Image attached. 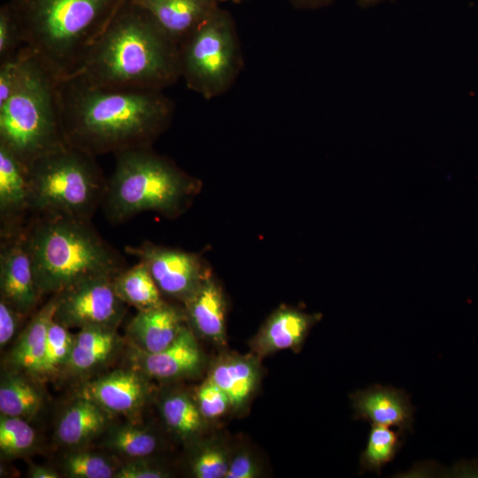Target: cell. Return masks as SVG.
<instances>
[{
	"label": "cell",
	"instance_id": "obj_1",
	"mask_svg": "<svg viewBox=\"0 0 478 478\" xmlns=\"http://www.w3.org/2000/svg\"><path fill=\"white\" fill-rule=\"evenodd\" d=\"M57 92L66 143L95 157L150 147L174 112L159 90L102 88L67 77L58 81Z\"/></svg>",
	"mask_w": 478,
	"mask_h": 478
},
{
	"label": "cell",
	"instance_id": "obj_2",
	"mask_svg": "<svg viewBox=\"0 0 478 478\" xmlns=\"http://www.w3.org/2000/svg\"><path fill=\"white\" fill-rule=\"evenodd\" d=\"M69 77L102 88L162 91L181 77L179 45L127 0Z\"/></svg>",
	"mask_w": 478,
	"mask_h": 478
},
{
	"label": "cell",
	"instance_id": "obj_3",
	"mask_svg": "<svg viewBox=\"0 0 478 478\" xmlns=\"http://www.w3.org/2000/svg\"><path fill=\"white\" fill-rule=\"evenodd\" d=\"M35 281L40 296L58 294L82 281L113 279L123 257L90 220L68 215H33L26 226Z\"/></svg>",
	"mask_w": 478,
	"mask_h": 478
},
{
	"label": "cell",
	"instance_id": "obj_4",
	"mask_svg": "<svg viewBox=\"0 0 478 478\" xmlns=\"http://www.w3.org/2000/svg\"><path fill=\"white\" fill-rule=\"evenodd\" d=\"M126 0H7L24 46L58 79L72 75Z\"/></svg>",
	"mask_w": 478,
	"mask_h": 478
},
{
	"label": "cell",
	"instance_id": "obj_5",
	"mask_svg": "<svg viewBox=\"0 0 478 478\" xmlns=\"http://www.w3.org/2000/svg\"><path fill=\"white\" fill-rule=\"evenodd\" d=\"M197 188L194 179L150 147L127 150L115 154L101 207L114 223L146 212L172 217L183 210Z\"/></svg>",
	"mask_w": 478,
	"mask_h": 478
},
{
	"label": "cell",
	"instance_id": "obj_6",
	"mask_svg": "<svg viewBox=\"0 0 478 478\" xmlns=\"http://www.w3.org/2000/svg\"><path fill=\"white\" fill-rule=\"evenodd\" d=\"M58 81L26 47L19 83L0 106V144L27 166L67 144L59 119Z\"/></svg>",
	"mask_w": 478,
	"mask_h": 478
},
{
	"label": "cell",
	"instance_id": "obj_7",
	"mask_svg": "<svg viewBox=\"0 0 478 478\" xmlns=\"http://www.w3.org/2000/svg\"><path fill=\"white\" fill-rule=\"evenodd\" d=\"M31 215H68L90 220L101 206L107 180L95 156L69 144L28 166Z\"/></svg>",
	"mask_w": 478,
	"mask_h": 478
},
{
	"label": "cell",
	"instance_id": "obj_8",
	"mask_svg": "<svg viewBox=\"0 0 478 478\" xmlns=\"http://www.w3.org/2000/svg\"><path fill=\"white\" fill-rule=\"evenodd\" d=\"M181 77L187 87L206 99L226 93L243 66L235 22L218 6L179 45Z\"/></svg>",
	"mask_w": 478,
	"mask_h": 478
},
{
	"label": "cell",
	"instance_id": "obj_9",
	"mask_svg": "<svg viewBox=\"0 0 478 478\" xmlns=\"http://www.w3.org/2000/svg\"><path fill=\"white\" fill-rule=\"evenodd\" d=\"M126 312L112 278L99 277L78 283L57 294L54 320L67 328H115Z\"/></svg>",
	"mask_w": 478,
	"mask_h": 478
},
{
	"label": "cell",
	"instance_id": "obj_10",
	"mask_svg": "<svg viewBox=\"0 0 478 478\" xmlns=\"http://www.w3.org/2000/svg\"><path fill=\"white\" fill-rule=\"evenodd\" d=\"M149 270L162 294L185 302L207 276L193 253L151 243L126 247Z\"/></svg>",
	"mask_w": 478,
	"mask_h": 478
},
{
	"label": "cell",
	"instance_id": "obj_11",
	"mask_svg": "<svg viewBox=\"0 0 478 478\" xmlns=\"http://www.w3.org/2000/svg\"><path fill=\"white\" fill-rule=\"evenodd\" d=\"M1 298L23 316L35 306L40 297L26 227L18 233L1 238L0 251Z\"/></svg>",
	"mask_w": 478,
	"mask_h": 478
},
{
	"label": "cell",
	"instance_id": "obj_12",
	"mask_svg": "<svg viewBox=\"0 0 478 478\" xmlns=\"http://www.w3.org/2000/svg\"><path fill=\"white\" fill-rule=\"evenodd\" d=\"M31 213L27 166L0 144L1 238L26 227Z\"/></svg>",
	"mask_w": 478,
	"mask_h": 478
},
{
	"label": "cell",
	"instance_id": "obj_13",
	"mask_svg": "<svg viewBox=\"0 0 478 478\" xmlns=\"http://www.w3.org/2000/svg\"><path fill=\"white\" fill-rule=\"evenodd\" d=\"M351 399L355 419L371 425L397 427L401 433L412 431L415 408L404 390L376 384L356 391Z\"/></svg>",
	"mask_w": 478,
	"mask_h": 478
},
{
	"label": "cell",
	"instance_id": "obj_14",
	"mask_svg": "<svg viewBox=\"0 0 478 478\" xmlns=\"http://www.w3.org/2000/svg\"><path fill=\"white\" fill-rule=\"evenodd\" d=\"M149 392V386L140 374L120 370L84 385L81 397L92 400L110 414H127L144 404Z\"/></svg>",
	"mask_w": 478,
	"mask_h": 478
},
{
	"label": "cell",
	"instance_id": "obj_15",
	"mask_svg": "<svg viewBox=\"0 0 478 478\" xmlns=\"http://www.w3.org/2000/svg\"><path fill=\"white\" fill-rule=\"evenodd\" d=\"M144 9L178 45L218 6V0H130Z\"/></svg>",
	"mask_w": 478,
	"mask_h": 478
},
{
	"label": "cell",
	"instance_id": "obj_16",
	"mask_svg": "<svg viewBox=\"0 0 478 478\" xmlns=\"http://www.w3.org/2000/svg\"><path fill=\"white\" fill-rule=\"evenodd\" d=\"M139 367L143 374L158 379H173L197 373L203 354L193 333L183 327L166 348L157 352L140 351Z\"/></svg>",
	"mask_w": 478,
	"mask_h": 478
},
{
	"label": "cell",
	"instance_id": "obj_17",
	"mask_svg": "<svg viewBox=\"0 0 478 478\" xmlns=\"http://www.w3.org/2000/svg\"><path fill=\"white\" fill-rule=\"evenodd\" d=\"M183 315L175 307L163 303L158 306L138 311L127 327V333L145 352H157L170 345L181 328Z\"/></svg>",
	"mask_w": 478,
	"mask_h": 478
},
{
	"label": "cell",
	"instance_id": "obj_18",
	"mask_svg": "<svg viewBox=\"0 0 478 478\" xmlns=\"http://www.w3.org/2000/svg\"><path fill=\"white\" fill-rule=\"evenodd\" d=\"M318 319V315H309L296 309L280 308L270 316L253 340L252 348L258 355H268L299 347Z\"/></svg>",
	"mask_w": 478,
	"mask_h": 478
},
{
	"label": "cell",
	"instance_id": "obj_19",
	"mask_svg": "<svg viewBox=\"0 0 478 478\" xmlns=\"http://www.w3.org/2000/svg\"><path fill=\"white\" fill-rule=\"evenodd\" d=\"M184 303L191 323L200 334L216 343L225 341V301L212 279L207 275Z\"/></svg>",
	"mask_w": 478,
	"mask_h": 478
},
{
	"label": "cell",
	"instance_id": "obj_20",
	"mask_svg": "<svg viewBox=\"0 0 478 478\" xmlns=\"http://www.w3.org/2000/svg\"><path fill=\"white\" fill-rule=\"evenodd\" d=\"M109 416L100 405L80 397L62 414L57 426V438L68 446L82 445L103 432Z\"/></svg>",
	"mask_w": 478,
	"mask_h": 478
},
{
	"label": "cell",
	"instance_id": "obj_21",
	"mask_svg": "<svg viewBox=\"0 0 478 478\" xmlns=\"http://www.w3.org/2000/svg\"><path fill=\"white\" fill-rule=\"evenodd\" d=\"M57 307V294L34 315L11 353L16 367L32 374H39L44 354L46 337Z\"/></svg>",
	"mask_w": 478,
	"mask_h": 478
},
{
	"label": "cell",
	"instance_id": "obj_22",
	"mask_svg": "<svg viewBox=\"0 0 478 478\" xmlns=\"http://www.w3.org/2000/svg\"><path fill=\"white\" fill-rule=\"evenodd\" d=\"M115 328L89 327L80 329L66 366L73 373L89 372L105 362L114 351Z\"/></svg>",
	"mask_w": 478,
	"mask_h": 478
},
{
	"label": "cell",
	"instance_id": "obj_23",
	"mask_svg": "<svg viewBox=\"0 0 478 478\" xmlns=\"http://www.w3.org/2000/svg\"><path fill=\"white\" fill-rule=\"evenodd\" d=\"M258 378V367L252 359L232 357L218 362L209 379L227 396L230 405L243 406L252 394Z\"/></svg>",
	"mask_w": 478,
	"mask_h": 478
},
{
	"label": "cell",
	"instance_id": "obj_24",
	"mask_svg": "<svg viewBox=\"0 0 478 478\" xmlns=\"http://www.w3.org/2000/svg\"><path fill=\"white\" fill-rule=\"evenodd\" d=\"M114 289L126 304L138 311L146 310L164 303L161 292L147 267L138 261L129 268H125L113 279Z\"/></svg>",
	"mask_w": 478,
	"mask_h": 478
},
{
	"label": "cell",
	"instance_id": "obj_25",
	"mask_svg": "<svg viewBox=\"0 0 478 478\" xmlns=\"http://www.w3.org/2000/svg\"><path fill=\"white\" fill-rule=\"evenodd\" d=\"M42 405L41 393L24 377L11 374L1 380V414L27 419L35 416Z\"/></svg>",
	"mask_w": 478,
	"mask_h": 478
},
{
	"label": "cell",
	"instance_id": "obj_26",
	"mask_svg": "<svg viewBox=\"0 0 478 478\" xmlns=\"http://www.w3.org/2000/svg\"><path fill=\"white\" fill-rule=\"evenodd\" d=\"M399 430L389 427L372 425L366 449L360 453L362 472L381 474L382 468L390 462L400 450L403 440Z\"/></svg>",
	"mask_w": 478,
	"mask_h": 478
},
{
	"label": "cell",
	"instance_id": "obj_27",
	"mask_svg": "<svg viewBox=\"0 0 478 478\" xmlns=\"http://www.w3.org/2000/svg\"><path fill=\"white\" fill-rule=\"evenodd\" d=\"M161 411L167 426L182 437L196 435L203 427L198 405L187 395L173 394L166 397Z\"/></svg>",
	"mask_w": 478,
	"mask_h": 478
},
{
	"label": "cell",
	"instance_id": "obj_28",
	"mask_svg": "<svg viewBox=\"0 0 478 478\" xmlns=\"http://www.w3.org/2000/svg\"><path fill=\"white\" fill-rule=\"evenodd\" d=\"M74 336L67 328L53 319L48 329L39 375H53L59 368L66 367L73 350Z\"/></svg>",
	"mask_w": 478,
	"mask_h": 478
},
{
	"label": "cell",
	"instance_id": "obj_29",
	"mask_svg": "<svg viewBox=\"0 0 478 478\" xmlns=\"http://www.w3.org/2000/svg\"><path fill=\"white\" fill-rule=\"evenodd\" d=\"M106 446L127 457L143 458L156 450L157 439L144 428L123 426L109 433Z\"/></svg>",
	"mask_w": 478,
	"mask_h": 478
},
{
	"label": "cell",
	"instance_id": "obj_30",
	"mask_svg": "<svg viewBox=\"0 0 478 478\" xmlns=\"http://www.w3.org/2000/svg\"><path fill=\"white\" fill-rule=\"evenodd\" d=\"M35 433L23 418L1 414L0 450L7 457H17L32 449Z\"/></svg>",
	"mask_w": 478,
	"mask_h": 478
},
{
	"label": "cell",
	"instance_id": "obj_31",
	"mask_svg": "<svg viewBox=\"0 0 478 478\" xmlns=\"http://www.w3.org/2000/svg\"><path fill=\"white\" fill-rule=\"evenodd\" d=\"M65 474L73 478L114 477L113 465L104 457L89 452L78 451L68 455L63 463Z\"/></svg>",
	"mask_w": 478,
	"mask_h": 478
},
{
	"label": "cell",
	"instance_id": "obj_32",
	"mask_svg": "<svg viewBox=\"0 0 478 478\" xmlns=\"http://www.w3.org/2000/svg\"><path fill=\"white\" fill-rule=\"evenodd\" d=\"M23 46L21 29L5 2L0 7V61L13 56Z\"/></svg>",
	"mask_w": 478,
	"mask_h": 478
},
{
	"label": "cell",
	"instance_id": "obj_33",
	"mask_svg": "<svg viewBox=\"0 0 478 478\" xmlns=\"http://www.w3.org/2000/svg\"><path fill=\"white\" fill-rule=\"evenodd\" d=\"M197 400L203 417L207 419L221 416L230 405L227 394L209 378L199 387Z\"/></svg>",
	"mask_w": 478,
	"mask_h": 478
},
{
	"label": "cell",
	"instance_id": "obj_34",
	"mask_svg": "<svg viewBox=\"0 0 478 478\" xmlns=\"http://www.w3.org/2000/svg\"><path fill=\"white\" fill-rule=\"evenodd\" d=\"M227 457L220 449L207 448L196 458L192 470L197 478H222L228 469Z\"/></svg>",
	"mask_w": 478,
	"mask_h": 478
},
{
	"label": "cell",
	"instance_id": "obj_35",
	"mask_svg": "<svg viewBox=\"0 0 478 478\" xmlns=\"http://www.w3.org/2000/svg\"><path fill=\"white\" fill-rule=\"evenodd\" d=\"M26 47L13 56L0 61V106L11 97L21 76Z\"/></svg>",
	"mask_w": 478,
	"mask_h": 478
},
{
	"label": "cell",
	"instance_id": "obj_36",
	"mask_svg": "<svg viewBox=\"0 0 478 478\" xmlns=\"http://www.w3.org/2000/svg\"><path fill=\"white\" fill-rule=\"evenodd\" d=\"M23 316L10 304L0 300V345L4 347L14 335L19 318Z\"/></svg>",
	"mask_w": 478,
	"mask_h": 478
},
{
	"label": "cell",
	"instance_id": "obj_37",
	"mask_svg": "<svg viewBox=\"0 0 478 478\" xmlns=\"http://www.w3.org/2000/svg\"><path fill=\"white\" fill-rule=\"evenodd\" d=\"M166 474L150 465L134 462L120 467L115 474L117 478H163Z\"/></svg>",
	"mask_w": 478,
	"mask_h": 478
},
{
	"label": "cell",
	"instance_id": "obj_38",
	"mask_svg": "<svg viewBox=\"0 0 478 478\" xmlns=\"http://www.w3.org/2000/svg\"><path fill=\"white\" fill-rule=\"evenodd\" d=\"M257 474L258 468L251 458L243 453L232 460L225 478H253Z\"/></svg>",
	"mask_w": 478,
	"mask_h": 478
},
{
	"label": "cell",
	"instance_id": "obj_39",
	"mask_svg": "<svg viewBox=\"0 0 478 478\" xmlns=\"http://www.w3.org/2000/svg\"><path fill=\"white\" fill-rule=\"evenodd\" d=\"M297 8L304 10H314L326 7L333 3V0H289Z\"/></svg>",
	"mask_w": 478,
	"mask_h": 478
},
{
	"label": "cell",
	"instance_id": "obj_40",
	"mask_svg": "<svg viewBox=\"0 0 478 478\" xmlns=\"http://www.w3.org/2000/svg\"><path fill=\"white\" fill-rule=\"evenodd\" d=\"M29 476L32 478H58L59 474L49 467L31 465L29 467Z\"/></svg>",
	"mask_w": 478,
	"mask_h": 478
},
{
	"label": "cell",
	"instance_id": "obj_41",
	"mask_svg": "<svg viewBox=\"0 0 478 478\" xmlns=\"http://www.w3.org/2000/svg\"><path fill=\"white\" fill-rule=\"evenodd\" d=\"M388 1H393V0H356L358 4L361 7H372V6H375L379 4L385 3Z\"/></svg>",
	"mask_w": 478,
	"mask_h": 478
},
{
	"label": "cell",
	"instance_id": "obj_42",
	"mask_svg": "<svg viewBox=\"0 0 478 478\" xmlns=\"http://www.w3.org/2000/svg\"><path fill=\"white\" fill-rule=\"evenodd\" d=\"M219 3L220 2H223V1H226V2H233V3H240V2H243L244 0H218Z\"/></svg>",
	"mask_w": 478,
	"mask_h": 478
},
{
	"label": "cell",
	"instance_id": "obj_43",
	"mask_svg": "<svg viewBox=\"0 0 478 478\" xmlns=\"http://www.w3.org/2000/svg\"><path fill=\"white\" fill-rule=\"evenodd\" d=\"M127 1V0H126Z\"/></svg>",
	"mask_w": 478,
	"mask_h": 478
}]
</instances>
